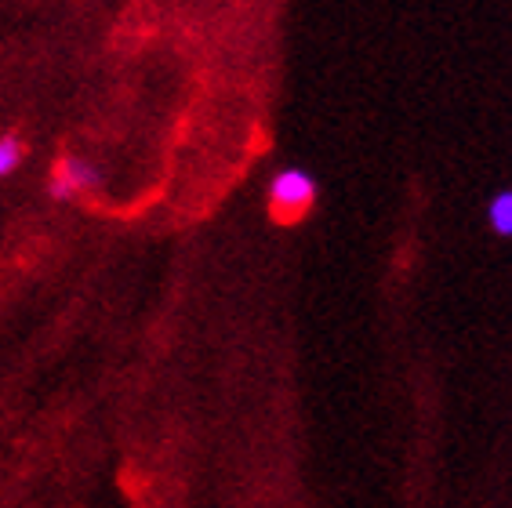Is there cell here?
<instances>
[{
  "label": "cell",
  "instance_id": "1",
  "mask_svg": "<svg viewBox=\"0 0 512 508\" xmlns=\"http://www.w3.org/2000/svg\"><path fill=\"white\" fill-rule=\"evenodd\" d=\"M316 204V182L302 167H284L269 182V211L276 222H298Z\"/></svg>",
  "mask_w": 512,
  "mask_h": 508
},
{
  "label": "cell",
  "instance_id": "2",
  "mask_svg": "<svg viewBox=\"0 0 512 508\" xmlns=\"http://www.w3.org/2000/svg\"><path fill=\"white\" fill-rule=\"evenodd\" d=\"M95 182H99V171L88 164V160L80 157H62L59 164H55V171H51V196L55 200H73V196L88 193V189H95Z\"/></svg>",
  "mask_w": 512,
  "mask_h": 508
},
{
  "label": "cell",
  "instance_id": "3",
  "mask_svg": "<svg viewBox=\"0 0 512 508\" xmlns=\"http://www.w3.org/2000/svg\"><path fill=\"white\" fill-rule=\"evenodd\" d=\"M487 225H491L498 236L512 240V189H502V193L491 196V204H487Z\"/></svg>",
  "mask_w": 512,
  "mask_h": 508
},
{
  "label": "cell",
  "instance_id": "4",
  "mask_svg": "<svg viewBox=\"0 0 512 508\" xmlns=\"http://www.w3.org/2000/svg\"><path fill=\"white\" fill-rule=\"evenodd\" d=\"M22 164V138L0 135V178H8Z\"/></svg>",
  "mask_w": 512,
  "mask_h": 508
}]
</instances>
